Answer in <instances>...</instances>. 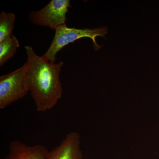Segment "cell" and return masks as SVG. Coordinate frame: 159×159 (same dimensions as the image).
<instances>
[{
    "instance_id": "6da1fadb",
    "label": "cell",
    "mask_w": 159,
    "mask_h": 159,
    "mask_svg": "<svg viewBox=\"0 0 159 159\" xmlns=\"http://www.w3.org/2000/svg\"><path fill=\"white\" fill-rule=\"evenodd\" d=\"M27 55L25 85L30 92L36 110H50L57 104L62 94L60 73L63 62H49L35 54L31 46L25 47Z\"/></svg>"
},
{
    "instance_id": "7a4b0ae2",
    "label": "cell",
    "mask_w": 159,
    "mask_h": 159,
    "mask_svg": "<svg viewBox=\"0 0 159 159\" xmlns=\"http://www.w3.org/2000/svg\"><path fill=\"white\" fill-rule=\"evenodd\" d=\"M107 31L106 28L77 29L68 28L66 25L58 26L55 29V34L51 45L42 57L47 61L55 62L56 54L61 50L70 43L82 38H90L93 41L94 49L97 51L101 47L97 43L96 38L104 37Z\"/></svg>"
},
{
    "instance_id": "3957f363",
    "label": "cell",
    "mask_w": 159,
    "mask_h": 159,
    "mask_svg": "<svg viewBox=\"0 0 159 159\" xmlns=\"http://www.w3.org/2000/svg\"><path fill=\"white\" fill-rule=\"evenodd\" d=\"M25 65L0 77V109H4L26 96L29 91L25 85Z\"/></svg>"
},
{
    "instance_id": "277c9868",
    "label": "cell",
    "mask_w": 159,
    "mask_h": 159,
    "mask_svg": "<svg viewBox=\"0 0 159 159\" xmlns=\"http://www.w3.org/2000/svg\"><path fill=\"white\" fill-rule=\"evenodd\" d=\"M70 6V0H52L40 10L30 12L29 18L34 25L55 30L58 26L66 25Z\"/></svg>"
},
{
    "instance_id": "5b68a950",
    "label": "cell",
    "mask_w": 159,
    "mask_h": 159,
    "mask_svg": "<svg viewBox=\"0 0 159 159\" xmlns=\"http://www.w3.org/2000/svg\"><path fill=\"white\" fill-rule=\"evenodd\" d=\"M80 145V134L77 132H70L58 146L48 151L46 159H82Z\"/></svg>"
},
{
    "instance_id": "8992f818",
    "label": "cell",
    "mask_w": 159,
    "mask_h": 159,
    "mask_svg": "<svg viewBox=\"0 0 159 159\" xmlns=\"http://www.w3.org/2000/svg\"><path fill=\"white\" fill-rule=\"evenodd\" d=\"M48 152L44 145L30 146L14 140L9 143V152L4 159H46Z\"/></svg>"
},
{
    "instance_id": "52a82bcc",
    "label": "cell",
    "mask_w": 159,
    "mask_h": 159,
    "mask_svg": "<svg viewBox=\"0 0 159 159\" xmlns=\"http://www.w3.org/2000/svg\"><path fill=\"white\" fill-rule=\"evenodd\" d=\"M19 47V42L13 34L0 42V66L14 56Z\"/></svg>"
},
{
    "instance_id": "ba28073f",
    "label": "cell",
    "mask_w": 159,
    "mask_h": 159,
    "mask_svg": "<svg viewBox=\"0 0 159 159\" xmlns=\"http://www.w3.org/2000/svg\"><path fill=\"white\" fill-rule=\"evenodd\" d=\"M16 18L13 13L2 11L0 14V42L12 34Z\"/></svg>"
}]
</instances>
